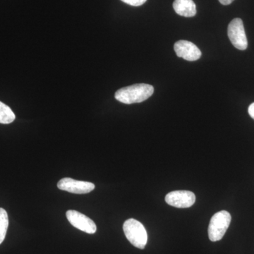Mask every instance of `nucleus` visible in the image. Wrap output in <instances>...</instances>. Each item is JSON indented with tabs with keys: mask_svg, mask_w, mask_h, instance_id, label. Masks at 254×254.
Wrapping results in <instances>:
<instances>
[{
	"mask_svg": "<svg viewBox=\"0 0 254 254\" xmlns=\"http://www.w3.org/2000/svg\"><path fill=\"white\" fill-rule=\"evenodd\" d=\"M9 227V218L4 209L0 208V245L4 242Z\"/></svg>",
	"mask_w": 254,
	"mask_h": 254,
	"instance_id": "11",
	"label": "nucleus"
},
{
	"mask_svg": "<svg viewBox=\"0 0 254 254\" xmlns=\"http://www.w3.org/2000/svg\"><path fill=\"white\" fill-rule=\"evenodd\" d=\"M174 49L179 58H183L187 61H196L201 57V52L198 49V47L191 42L177 41L174 46Z\"/></svg>",
	"mask_w": 254,
	"mask_h": 254,
	"instance_id": "8",
	"label": "nucleus"
},
{
	"mask_svg": "<svg viewBox=\"0 0 254 254\" xmlns=\"http://www.w3.org/2000/svg\"><path fill=\"white\" fill-rule=\"evenodd\" d=\"M227 35L230 41L237 49L245 50L248 47L247 36L242 20L236 18L232 20L227 28Z\"/></svg>",
	"mask_w": 254,
	"mask_h": 254,
	"instance_id": "4",
	"label": "nucleus"
},
{
	"mask_svg": "<svg viewBox=\"0 0 254 254\" xmlns=\"http://www.w3.org/2000/svg\"><path fill=\"white\" fill-rule=\"evenodd\" d=\"M165 201L168 205L175 208H190L194 204L195 195L190 190H174L166 195Z\"/></svg>",
	"mask_w": 254,
	"mask_h": 254,
	"instance_id": "5",
	"label": "nucleus"
},
{
	"mask_svg": "<svg viewBox=\"0 0 254 254\" xmlns=\"http://www.w3.org/2000/svg\"><path fill=\"white\" fill-rule=\"evenodd\" d=\"M58 187L60 190H65L69 193L84 194L94 190L95 187L94 184L91 182L78 181V180L66 177L60 180L58 183Z\"/></svg>",
	"mask_w": 254,
	"mask_h": 254,
	"instance_id": "6",
	"label": "nucleus"
},
{
	"mask_svg": "<svg viewBox=\"0 0 254 254\" xmlns=\"http://www.w3.org/2000/svg\"><path fill=\"white\" fill-rule=\"evenodd\" d=\"M66 218L72 226L88 234H95L96 225L91 218L76 210H69L66 212Z\"/></svg>",
	"mask_w": 254,
	"mask_h": 254,
	"instance_id": "7",
	"label": "nucleus"
},
{
	"mask_svg": "<svg viewBox=\"0 0 254 254\" xmlns=\"http://www.w3.org/2000/svg\"><path fill=\"white\" fill-rule=\"evenodd\" d=\"M232 217L226 210L214 214L208 226V237L211 242L221 240L231 222Z\"/></svg>",
	"mask_w": 254,
	"mask_h": 254,
	"instance_id": "3",
	"label": "nucleus"
},
{
	"mask_svg": "<svg viewBox=\"0 0 254 254\" xmlns=\"http://www.w3.org/2000/svg\"><path fill=\"white\" fill-rule=\"evenodd\" d=\"M154 93V88L146 83H137L120 88L115 93V99L120 103L129 105L139 103L150 98Z\"/></svg>",
	"mask_w": 254,
	"mask_h": 254,
	"instance_id": "1",
	"label": "nucleus"
},
{
	"mask_svg": "<svg viewBox=\"0 0 254 254\" xmlns=\"http://www.w3.org/2000/svg\"><path fill=\"white\" fill-rule=\"evenodd\" d=\"M248 112L251 118L254 120V103H252V104L250 105V106L249 107Z\"/></svg>",
	"mask_w": 254,
	"mask_h": 254,
	"instance_id": "13",
	"label": "nucleus"
},
{
	"mask_svg": "<svg viewBox=\"0 0 254 254\" xmlns=\"http://www.w3.org/2000/svg\"><path fill=\"white\" fill-rule=\"evenodd\" d=\"M123 230L127 240L136 248L143 250L148 242V234L143 224L135 219L126 220Z\"/></svg>",
	"mask_w": 254,
	"mask_h": 254,
	"instance_id": "2",
	"label": "nucleus"
},
{
	"mask_svg": "<svg viewBox=\"0 0 254 254\" xmlns=\"http://www.w3.org/2000/svg\"><path fill=\"white\" fill-rule=\"evenodd\" d=\"M234 1H235V0H219V1H220V4L223 5H229L232 4V3Z\"/></svg>",
	"mask_w": 254,
	"mask_h": 254,
	"instance_id": "14",
	"label": "nucleus"
},
{
	"mask_svg": "<svg viewBox=\"0 0 254 254\" xmlns=\"http://www.w3.org/2000/svg\"><path fill=\"white\" fill-rule=\"evenodd\" d=\"M123 2L133 6H139L144 4L147 0H121Z\"/></svg>",
	"mask_w": 254,
	"mask_h": 254,
	"instance_id": "12",
	"label": "nucleus"
},
{
	"mask_svg": "<svg viewBox=\"0 0 254 254\" xmlns=\"http://www.w3.org/2000/svg\"><path fill=\"white\" fill-rule=\"evenodd\" d=\"M173 8L177 14L185 17H193L196 14V6L193 0H175Z\"/></svg>",
	"mask_w": 254,
	"mask_h": 254,
	"instance_id": "9",
	"label": "nucleus"
},
{
	"mask_svg": "<svg viewBox=\"0 0 254 254\" xmlns=\"http://www.w3.org/2000/svg\"><path fill=\"white\" fill-rule=\"evenodd\" d=\"M16 116L7 105L0 101V124L8 125L14 121Z\"/></svg>",
	"mask_w": 254,
	"mask_h": 254,
	"instance_id": "10",
	"label": "nucleus"
}]
</instances>
